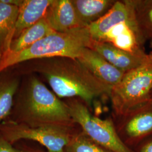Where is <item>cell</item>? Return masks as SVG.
Here are the masks:
<instances>
[{
    "label": "cell",
    "instance_id": "21",
    "mask_svg": "<svg viewBox=\"0 0 152 152\" xmlns=\"http://www.w3.org/2000/svg\"><path fill=\"white\" fill-rule=\"evenodd\" d=\"M2 2L10 5L12 6H15L18 7H20V6L22 5V3L23 2V0H1Z\"/></svg>",
    "mask_w": 152,
    "mask_h": 152
},
{
    "label": "cell",
    "instance_id": "5",
    "mask_svg": "<svg viewBox=\"0 0 152 152\" xmlns=\"http://www.w3.org/2000/svg\"><path fill=\"white\" fill-rule=\"evenodd\" d=\"M64 101L75 124L80 126L91 140L110 152H132L121 139L111 120H102L94 115L80 99H66Z\"/></svg>",
    "mask_w": 152,
    "mask_h": 152
},
{
    "label": "cell",
    "instance_id": "7",
    "mask_svg": "<svg viewBox=\"0 0 152 152\" xmlns=\"http://www.w3.org/2000/svg\"><path fill=\"white\" fill-rule=\"evenodd\" d=\"M94 76L111 90L120 83L125 72L121 71L94 50L85 48L77 58Z\"/></svg>",
    "mask_w": 152,
    "mask_h": 152
},
{
    "label": "cell",
    "instance_id": "3",
    "mask_svg": "<svg viewBox=\"0 0 152 152\" xmlns=\"http://www.w3.org/2000/svg\"><path fill=\"white\" fill-rule=\"evenodd\" d=\"M91 36L88 27L65 32H54L27 49L9 53L0 59V72L28 60L62 56L77 59L82 50L88 48Z\"/></svg>",
    "mask_w": 152,
    "mask_h": 152
},
{
    "label": "cell",
    "instance_id": "10",
    "mask_svg": "<svg viewBox=\"0 0 152 152\" xmlns=\"http://www.w3.org/2000/svg\"><path fill=\"white\" fill-rule=\"evenodd\" d=\"M88 48L97 52L112 65L125 73L138 66L147 55L141 56L132 54L108 42L92 39Z\"/></svg>",
    "mask_w": 152,
    "mask_h": 152
},
{
    "label": "cell",
    "instance_id": "12",
    "mask_svg": "<svg viewBox=\"0 0 152 152\" xmlns=\"http://www.w3.org/2000/svg\"><path fill=\"white\" fill-rule=\"evenodd\" d=\"M22 75L12 68L0 72V125L11 113Z\"/></svg>",
    "mask_w": 152,
    "mask_h": 152
},
{
    "label": "cell",
    "instance_id": "14",
    "mask_svg": "<svg viewBox=\"0 0 152 152\" xmlns=\"http://www.w3.org/2000/svg\"><path fill=\"white\" fill-rule=\"evenodd\" d=\"M115 2V0H72L77 15L85 27L104 16Z\"/></svg>",
    "mask_w": 152,
    "mask_h": 152
},
{
    "label": "cell",
    "instance_id": "16",
    "mask_svg": "<svg viewBox=\"0 0 152 152\" xmlns=\"http://www.w3.org/2000/svg\"><path fill=\"white\" fill-rule=\"evenodd\" d=\"M130 3L138 32L152 48V0H130Z\"/></svg>",
    "mask_w": 152,
    "mask_h": 152
},
{
    "label": "cell",
    "instance_id": "17",
    "mask_svg": "<svg viewBox=\"0 0 152 152\" xmlns=\"http://www.w3.org/2000/svg\"><path fill=\"white\" fill-rule=\"evenodd\" d=\"M54 32L50 27L45 18H43L31 27L24 30L17 38L14 39L7 54L24 50Z\"/></svg>",
    "mask_w": 152,
    "mask_h": 152
},
{
    "label": "cell",
    "instance_id": "9",
    "mask_svg": "<svg viewBox=\"0 0 152 152\" xmlns=\"http://www.w3.org/2000/svg\"><path fill=\"white\" fill-rule=\"evenodd\" d=\"M124 22H135L130 0L116 1L104 16L87 27L91 39L100 41L113 26Z\"/></svg>",
    "mask_w": 152,
    "mask_h": 152
},
{
    "label": "cell",
    "instance_id": "4",
    "mask_svg": "<svg viewBox=\"0 0 152 152\" xmlns=\"http://www.w3.org/2000/svg\"><path fill=\"white\" fill-rule=\"evenodd\" d=\"M109 97L117 116L122 117L152 102V51L141 64L126 72Z\"/></svg>",
    "mask_w": 152,
    "mask_h": 152
},
{
    "label": "cell",
    "instance_id": "8",
    "mask_svg": "<svg viewBox=\"0 0 152 152\" xmlns=\"http://www.w3.org/2000/svg\"><path fill=\"white\" fill-rule=\"evenodd\" d=\"M44 18L50 27L57 32L85 27L77 15L72 0H53Z\"/></svg>",
    "mask_w": 152,
    "mask_h": 152
},
{
    "label": "cell",
    "instance_id": "19",
    "mask_svg": "<svg viewBox=\"0 0 152 152\" xmlns=\"http://www.w3.org/2000/svg\"><path fill=\"white\" fill-rule=\"evenodd\" d=\"M0 152H22L16 145L6 140L0 131Z\"/></svg>",
    "mask_w": 152,
    "mask_h": 152
},
{
    "label": "cell",
    "instance_id": "15",
    "mask_svg": "<svg viewBox=\"0 0 152 152\" xmlns=\"http://www.w3.org/2000/svg\"><path fill=\"white\" fill-rule=\"evenodd\" d=\"M18 13L19 7L6 4L0 0V59L10 51Z\"/></svg>",
    "mask_w": 152,
    "mask_h": 152
},
{
    "label": "cell",
    "instance_id": "18",
    "mask_svg": "<svg viewBox=\"0 0 152 152\" xmlns=\"http://www.w3.org/2000/svg\"><path fill=\"white\" fill-rule=\"evenodd\" d=\"M64 152H112L89 139L83 132H76Z\"/></svg>",
    "mask_w": 152,
    "mask_h": 152
},
{
    "label": "cell",
    "instance_id": "11",
    "mask_svg": "<svg viewBox=\"0 0 152 152\" xmlns=\"http://www.w3.org/2000/svg\"><path fill=\"white\" fill-rule=\"evenodd\" d=\"M122 118L120 130L130 139H137L152 132V102Z\"/></svg>",
    "mask_w": 152,
    "mask_h": 152
},
{
    "label": "cell",
    "instance_id": "13",
    "mask_svg": "<svg viewBox=\"0 0 152 152\" xmlns=\"http://www.w3.org/2000/svg\"><path fill=\"white\" fill-rule=\"evenodd\" d=\"M53 0H23L19 8L14 39L44 18ZM13 39V40H14Z\"/></svg>",
    "mask_w": 152,
    "mask_h": 152
},
{
    "label": "cell",
    "instance_id": "6",
    "mask_svg": "<svg viewBox=\"0 0 152 152\" xmlns=\"http://www.w3.org/2000/svg\"><path fill=\"white\" fill-rule=\"evenodd\" d=\"M75 127H32L5 121L0 125V131L13 145L20 141H31L41 145L48 152H64L76 133Z\"/></svg>",
    "mask_w": 152,
    "mask_h": 152
},
{
    "label": "cell",
    "instance_id": "1",
    "mask_svg": "<svg viewBox=\"0 0 152 152\" xmlns=\"http://www.w3.org/2000/svg\"><path fill=\"white\" fill-rule=\"evenodd\" d=\"M11 68L22 76L37 75L60 99L78 98L87 106L96 98L109 97L111 91L76 58L57 56L33 59Z\"/></svg>",
    "mask_w": 152,
    "mask_h": 152
},
{
    "label": "cell",
    "instance_id": "2",
    "mask_svg": "<svg viewBox=\"0 0 152 152\" xmlns=\"http://www.w3.org/2000/svg\"><path fill=\"white\" fill-rule=\"evenodd\" d=\"M6 121L32 127L76 125L65 102L33 73L22 76L11 113Z\"/></svg>",
    "mask_w": 152,
    "mask_h": 152
},
{
    "label": "cell",
    "instance_id": "20",
    "mask_svg": "<svg viewBox=\"0 0 152 152\" xmlns=\"http://www.w3.org/2000/svg\"><path fill=\"white\" fill-rule=\"evenodd\" d=\"M15 145H16L22 152H46L37 147L27 144L24 141L18 142L15 144Z\"/></svg>",
    "mask_w": 152,
    "mask_h": 152
},
{
    "label": "cell",
    "instance_id": "22",
    "mask_svg": "<svg viewBox=\"0 0 152 152\" xmlns=\"http://www.w3.org/2000/svg\"><path fill=\"white\" fill-rule=\"evenodd\" d=\"M140 152H152V141L147 142L142 147Z\"/></svg>",
    "mask_w": 152,
    "mask_h": 152
}]
</instances>
